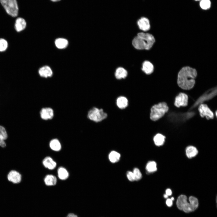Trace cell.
<instances>
[{
  "label": "cell",
  "mask_w": 217,
  "mask_h": 217,
  "mask_svg": "<svg viewBox=\"0 0 217 217\" xmlns=\"http://www.w3.org/2000/svg\"><path fill=\"white\" fill-rule=\"evenodd\" d=\"M197 72L196 70L189 66L182 68L178 72L177 83L179 86L185 90L192 89L194 86Z\"/></svg>",
  "instance_id": "1"
},
{
  "label": "cell",
  "mask_w": 217,
  "mask_h": 217,
  "mask_svg": "<svg viewBox=\"0 0 217 217\" xmlns=\"http://www.w3.org/2000/svg\"><path fill=\"white\" fill-rule=\"evenodd\" d=\"M155 42V38L152 34L140 32L133 39L132 44L137 49L149 50L152 47Z\"/></svg>",
  "instance_id": "2"
},
{
  "label": "cell",
  "mask_w": 217,
  "mask_h": 217,
  "mask_svg": "<svg viewBox=\"0 0 217 217\" xmlns=\"http://www.w3.org/2000/svg\"><path fill=\"white\" fill-rule=\"evenodd\" d=\"M189 202L187 200V197L184 195L179 196L177 199L176 205L178 208L188 213L196 210L198 206V201L196 197L191 196L189 198Z\"/></svg>",
  "instance_id": "3"
},
{
  "label": "cell",
  "mask_w": 217,
  "mask_h": 217,
  "mask_svg": "<svg viewBox=\"0 0 217 217\" xmlns=\"http://www.w3.org/2000/svg\"><path fill=\"white\" fill-rule=\"evenodd\" d=\"M0 4L8 16L17 17L19 14V7L17 0H0Z\"/></svg>",
  "instance_id": "4"
},
{
  "label": "cell",
  "mask_w": 217,
  "mask_h": 217,
  "mask_svg": "<svg viewBox=\"0 0 217 217\" xmlns=\"http://www.w3.org/2000/svg\"><path fill=\"white\" fill-rule=\"evenodd\" d=\"M168 110V107L164 102L154 105L150 109V119L153 121H157L162 117Z\"/></svg>",
  "instance_id": "5"
},
{
  "label": "cell",
  "mask_w": 217,
  "mask_h": 217,
  "mask_svg": "<svg viewBox=\"0 0 217 217\" xmlns=\"http://www.w3.org/2000/svg\"><path fill=\"white\" fill-rule=\"evenodd\" d=\"M107 113L102 108L93 107L88 111L87 115L88 118L95 122H99L105 119L107 117Z\"/></svg>",
  "instance_id": "6"
},
{
  "label": "cell",
  "mask_w": 217,
  "mask_h": 217,
  "mask_svg": "<svg viewBox=\"0 0 217 217\" xmlns=\"http://www.w3.org/2000/svg\"><path fill=\"white\" fill-rule=\"evenodd\" d=\"M7 177L8 181L14 184L20 183L22 180L21 174L18 171L14 170L8 172Z\"/></svg>",
  "instance_id": "7"
},
{
  "label": "cell",
  "mask_w": 217,
  "mask_h": 217,
  "mask_svg": "<svg viewBox=\"0 0 217 217\" xmlns=\"http://www.w3.org/2000/svg\"><path fill=\"white\" fill-rule=\"evenodd\" d=\"M198 109L200 115L202 117H206L208 119L213 118L214 114L207 105L201 104Z\"/></svg>",
  "instance_id": "8"
},
{
  "label": "cell",
  "mask_w": 217,
  "mask_h": 217,
  "mask_svg": "<svg viewBox=\"0 0 217 217\" xmlns=\"http://www.w3.org/2000/svg\"><path fill=\"white\" fill-rule=\"evenodd\" d=\"M188 102L187 95L184 93H180L175 97L174 104L178 107L186 106L187 105Z\"/></svg>",
  "instance_id": "9"
},
{
  "label": "cell",
  "mask_w": 217,
  "mask_h": 217,
  "mask_svg": "<svg viewBox=\"0 0 217 217\" xmlns=\"http://www.w3.org/2000/svg\"><path fill=\"white\" fill-rule=\"evenodd\" d=\"M39 115L41 118L43 120H51L54 116V111L50 107L43 108L39 112Z\"/></svg>",
  "instance_id": "10"
},
{
  "label": "cell",
  "mask_w": 217,
  "mask_h": 217,
  "mask_svg": "<svg viewBox=\"0 0 217 217\" xmlns=\"http://www.w3.org/2000/svg\"><path fill=\"white\" fill-rule=\"evenodd\" d=\"M137 24L140 29L146 32L149 30L150 28V21L149 19L145 17H141L137 21Z\"/></svg>",
  "instance_id": "11"
},
{
  "label": "cell",
  "mask_w": 217,
  "mask_h": 217,
  "mask_svg": "<svg viewBox=\"0 0 217 217\" xmlns=\"http://www.w3.org/2000/svg\"><path fill=\"white\" fill-rule=\"evenodd\" d=\"M27 25L26 20L24 17H19L16 19L14 27L16 31L20 32L23 31L26 28Z\"/></svg>",
  "instance_id": "12"
},
{
  "label": "cell",
  "mask_w": 217,
  "mask_h": 217,
  "mask_svg": "<svg viewBox=\"0 0 217 217\" xmlns=\"http://www.w3.org/2000/svg\"><path fill=\"white\" fill-rule=\"evenodd\" d=\"M8 137V134L5 128L0 125V146L5 147L6 146L5 141Z\"/></svg>",
  "instance_id": "13"
},
{
  "label": "cell",
  "mask_w": 217,
  "mask_h": 217,
  "mask_svg": "<svg viewBox=\"0 0 217 217\" xmlns=\"http://www.w3.org/2000/svg\"><path fill=\"white\" fill-rule=\"evenodd\" d=\"M141 69L146 74L149 75L153 72L154 67L150 62L145 61L143 63Z\"/></svg>",
  "instance_id": "14"
},
{
  "label": "cell",
  "mask_w": 217,
  "mask_h": 217,
  "mask_svg": "<svg viewBox=\"0 0 217 217\" xmlns=\"http://www.w3.org/2000/svg\"><path fill=\"white\" fill-rule=\"evenodd\" d=\"M39 74L42 77L47 78L51 77L53 74L52 71L49 66H45L41 68L39 70Z\"/></svg>",
  "instance_id": "15"
},
{
  "label": "cell",
  "mask_w": 217,
  "mask_h": 217,
  "mask_svg": "<svg viewBox=\"0 0 217 217\" xmlns=\"http://www.w3.org/2000/svg\"><path fill=\"white\" fill-rule=\"evenodd\" d=\"M42 163L44 166L50 170L54 169L56 166V162L50 157L47 156L43 159Z\"/></svg>",
  "instance_id": "16"
},
{
  "label": "cell",
  "mask_w": 217,
  "mask_h": 217,
  "mask_svg": "<svg viewBox=\"0 0 217 217\" xmlns=\"http://www.w3.org/2000/svg\"><path fill=\"white\" fill-rule=\"evenodd\" d=\"M116 104L118 107L121 109H124L128 105V101L127 98L124 96H120L117 99Z\"/></svg>",
  "instance_id": "17"
},
{
  "label": "cell",
  "mask_w": 217,
  "mask_h": 217,
  "mask_svg": "<svg viewBox=\"0 0 217 217\" xmlns=\"http://www.w3.org/2000/svg\"><path fill=\"white\" fill-rule=\"evenodd\" d=\"M128 75L127 71L123 68L119 67L116 70L115 75V78L118 80L125 79Z\"/></svg>",
  "instance_id": "18"
},
{
  "label": "cell",
  "mask_w": 217,
  "mask_h": 217,
  "mask_svg": "<svg viewBox=\"0 0 217 217\" xmlns=\"http://www.w3.org/2000/svg\"><path fill=\"white\" fill-rule=\"evenodd\" d=\"M57 181L56 178L52 175H46L44 179V183L48 186L55 185L57 183Z\"/></svg>",
  "instance_id": "19"
},
{
  "label": "cell",
  "mask_w": 217,
  "mask_h": 217,
  "mask_svg": "<svg viewBox=\"0 0 217 217\" xmlns=\"http://www.w3.org/2000/svg\"><path fill=\"white\" fill-rule=\"evenodd\" d=\"M49 146L52 150L58 151L61 149V145L59 140L57 139L51 140L49 143Z\"/></svg>",
  "instance_id": "20"
},
{
  "label": "cell",
  "mask_w": 217,
  "mask_h": 217,
  "mask_svg": "<svg viewBox=\"0 0 217 217\" xmlns=\"http://www.w3.org/2000/svg\"><path fill=\"white\" fill-rule=\"evenodd\" d=\"M186 153L187 156L189 158H191L197 154L198 151L195 147L193 146H189L186 148Z\"/></svg>",
  "instance_id": "21"
},
{
  "label": "cell",
  "mask_w": 217,
  "mask_h": 217,
  "mask_svg": "<svg viewBox=\"0 0 217 217\" xmlns=\"http://www.w3.org/2000/svg\"><path fill=\"white\" fill-rule=\"evenodd\" d=\"M58 176L61 180H65L68 178L69 173L67 170L62 167H59L58 170Z\"/></svg>",
  "instance_id": "22"
},
{
  "label": "cell",
  "mask_w": 217,
  "mask_h": 217,
  "mask_svg": "<svg viewBox=\"0 0 217 217\" xmlns=\"http://www.w3.org/2000/svg\"><path fill=\"white\" fill-rule=\"evenodd\" d=\"M55 44L57 48L59 49H63L66 48L67 46L68 42L66 39L59 38L56 39L55 41Z\"/></svg>",
  "instance_id": "23"
},
{
  "label": "cell",
  "mask_w": 217,
  "mask_h": 217,
  "mask_svg": "<svg viewBox=\"0 0 217 217\" xmlns=\"http://www.w3.org/2000/svg\"><path fill=\"white\" fill-rule=\"evenodd\" d=\"M165 138V136L160 134H158L154 137L153 141L156 145L159 146L164 144Z\"/></svg>",
  "instance_id": "24"
},
{
  "label": "cell",
  "mask_w": 217,
  "mask_h": 217,
  "mask_svg": "<svg viewBox=\"0 0 217 217\" xmlns=\"http://www.w3.org/2000/svg\"><path fill=\"white\" fill-rule=\"evenodd\" d=\"M120 157V154L114 151L111 152L109 155V159L112 163H115L118 161Z\"/></svg>",
  "instance_id": "25"
},
{
  "label": "cell",
  "mask_w": 217,
  "mask_h": 217,
  "mask_svg": "<svg viewBox=\"0 0 217 217\" xmlns=\"http://www.w3.org/2000/svg\"><path fill=\"white\" fill-rule=\"evenodd\" d=\"M146 169L149 173L155 171L157 169L156 163L153 161L149 162L146 165Z\"/></svg>",
  "instance_id": "26"
},
{
  "label": "cell",
  "mask_w": 217,
  "mask_h": 217,
  "mask_svg": "<svg viewBox=\"0 0 217 217\" xmlns=\"http://www.w3.org/2000/svg\"><path fill=\"white\" fill-rule=\"evenodd\" d=\"M211 3L210 0H200V8L203 10H207L210 8Z\"/></svg>",
  "instance_id": "27"
},
{
  "label": "cell",
  "mask_w": 217,
  "mask_h": 217,
  "mask_svg": "<svg viewBox=\"0 0 217 217\" xmlns=\"http://www.w3.org/2000/svg\"><path fill=\"white\" fill-rule=\"evenodd\" d=\"M8 42L5 39L0 38V52L5 51L8 47Z\"/></svg>",
  "instance_id": "28"
},
{
  "label": "cell",
  "mask_w": 217,
  "mask_h": 217,
  "mask_svg": "<svg viewBox=\"0 0 217 217\" xmlns=\"http://www.w3.org/2000/svg\"><path fill=\"white\" fill-rule=\"evenodd\" d=\"M133 173L134 176L135 181H138L142 177L141 173L138 168H134Z\"/></svg>",
  "instance_id": "29"
},
{
  "label": "cell",
  "mask_w": 217,
  "mask_h": 217,
  "mask_svg": "<svg viewBox=\"0 0 217 217\" xmlns=\"http://www.w3.org/2000/svg\"><path fill=\"white\" fill-rule=\"evenodd\" d=\"M127 176L128 179L130 181H135L134 178L133 172L128 171L127 173Z\"/></svg>",
  "instance_id": "30"
},
{
  "label": "cell",
  "mask_w": 217,
  "mask_h": 217,
  "mask_svg": "<svg viewBox=\"0 0 217 217\" xmlns=\"http://www.w3.org/2000/svg\"><path fill=\"white\" fill-rule=\"evenodd\" d=\"M166 204L169 207H171L172 205V200L170 199H168L166 201Z\"/></svg>",
  "instance_id": "31"
},
{
  "label": "cell",
  "mask_w": 217,
  "mask_h": 217,
  "mask_svg": "<svg viewBox=\"0 0 217 217\" xmlns=\"http://www.w3.org/2000/svg\"><path fill=\"white\" fill-rule=\"evenodd\" d=\"M166 194L168 196H170L172 194V191L171 189H167L166 191Z\"/></svg>",
  "instance_id": "32"
},
{
  "label": "cell",
  "mask_w": 217,
  "mask_h": 217,
  "mask_svg": "<svg viewBox=\"0 0 217 217\" xmlns=\"http://www.w3.org/2000/svg\"><path fill=\"white\" fill-rule=\"evenodd\" d=\"M66 217H78L77 216L73 213H69Z\"/></svg>",
  "instance_id": "33"
},
{
  "label": "cell",
  "mask_w": 217,
  "mask_h": 217,
  "mask_svg": "<svg viewBox=\"0 0 217 217\" xmlns=\"http://www.w3.org/2000/svg\"><path fill=\"white\" fill-rule=\"evenodd\" d=\"M165 198H167L168 197V196L166 194H165L164 195Z\"/></svg>",
  "instance_id": "34"
},
{
  "label": "cell",
  "mask_w": 217,
  "mask_h": 217,
  "mask_svg": "<svg viewBox=\"0 0 217 217\" xmlns=\"http://www.w3.org/2000/svg\"><path fill=\"white\" fill-rule=\"evenodd\" d=\"M52 2H57L58 1H59L60 0H51Z\"/></svg>",
  "instance_id": "35"
},
{
  "label": "cell",
  "mask_w": 217,
  "mask_h": 217,
  "mask_svg": "<svg viewBox=\"0 0 217 217\" xmlns=\"http://www.w3.org/2000/svg\"><path fill=\"white\" fill-rule=\"evenodd\" d=\"M171 199L172 201L174 200V198L173 197H171Z\"/></svg>",
  "instance_id": "36"
},
{
  "label": "cell",
  "mask_w": 217,
  "mask_h": 217,
  "mask_svg": "<svg viewBox=\"0 0 217 217\" xmlns=\"http://www.w3.org/2000/svg\"><path fill=\"white\" fill-rule=\"evenodd\" d=\"M196 1H200V0H195Z\"/></svg>",
  "instance_id": "37"
}]
</instances>
